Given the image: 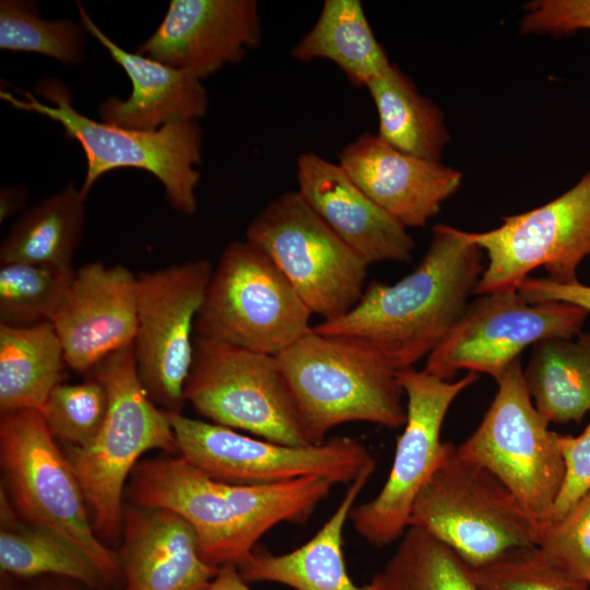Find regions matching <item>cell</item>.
<instances>
[{
	"label": "cell",
	"mask_w": 590,
	"mask_h": 590,
	"mask_svg": "<svg viewBox=\"0 0 590 590\" xmlns=\"http://www.w3.org/2000/svg\"><path fill=\"white\" fill-rule=\"evenodd\" d=\"M376 468H366L349 486L331 517L302 546L273 554L256 546L238 570L249 582H275L294 590H379L371 579L358 586L349 576L342 551L343 529L354 503Z\"/></svg>",
	"instance_id": "cell-23"
},
{
	"label": "cell",
	"mask_w": 590,
	"mask_h": 590,
	"mask_svg": "<svg viewBox=\"0 0 590 590\" xmlns=\"http://www.w3.org/2000/svg\"><path fill=\"white\" fill-rule=\"evenodd\" d=\"M373 580L379 590H477L471 567L430 533L409 527Z\"/></svg>",
	"instance_id": "cell-29"
},
{
	"label": "cell",
	"mask_w": 590,
	"mask_h": 590,
	"mask_svg": "<svg viewBox=\"0 0 590 590\" xmlns=\"http://www.w3.org/2000/svg\"><path fill=\"white\" fill-rule=\"evenodd\" d=\"M27 190L24 187H2L0 191V221L24 208Z\"/></svg>",
	"instance_id": "cell-40"
},
{
	"label": "cell",
	"mask_w": 590,
	"mask_h": 590,
	"mask_svg": "<svg viewBox=\"0 0 590 590\" xmlns=\"http://www.w3.org/2000/svg\"><path fill=\"white\" fill-rule=\"evenodd\" d=\"M39 590H74V589L68 588V587H48V588H42Z\"/></svg>",
	"instance_id": "cell-41"
},
{
	"label": "cell",
	"mask_w": 590,
	"mask_h": 590,
	"mask_svg": "<svg viewBox=\"0 0 590 590\" xmlns=\"http://www.w3.org/2000/svg\"><path fill=\"white\" fill-rule=\"evenodd\" d=\"M84 221V199L70 181L22 213L1 243L0 263L72 267Z\"/></svg>",
	"instance_id": "cell-28"
},
{
	"label": "cell",
	"mask_w": 590,
	"mask_h": 590,
	"mask_svg": "<svg viewBox=\"0 0 590 590\" xmlns=\"http://www.w3.org/2000/svg\"><path fill=\"white\" fill-rule=\"evenodd\" d=\"M557 441L565 463V477L548 524L590 489V422L578 436L557 434Z\"/></svg>",
	"instance_id": "cell-37"
},
{
	"label": "cell",
	"mask_w": 590,
	"mask_h": 590,
	"mask_svg": "<svg viewBox=\"0 0 590 590\" xmlns=\"http://www.w3.org/2000/svg\"><path fill=\"white\" fill-rule=\"evenodd\" d=\"M477 590H576L546 559L538 546L510 550L471 568Z\"/></svg>",
	"instance_id": "cell-35"
},
{
	"label": "cell",
	"mask_w": 590,
	"mask_h": 590,
	"mask_svg": "<svg viewBox=\"0 0 590 590\" xmlns=\"http://www.w3.org/2000/svg\"><path fill=\"white\" fill-rule=\"evenodd\" d=\"M81 24L105 47L129 76L128 98L109 97L98 107L101 121L131 130L154 131L164 126L198 120L208 109L206 90L193 74L138 52H129L106 36L78 2Z\"/></svg>",
	"instance_id": "cell-22"
},
{
	"label": "cell",
	"mask_w": 590,
	"mask_h": 590,
	"mask_svg": "<svg viewBox=\"0 0 590 590\" xmlns=\"http://www.w3.org/2000/svg\"><path fill=\"white\" fill-rule=\"evenodd\" d=\"M74 276L72 267L1 263L0 323L22 327L51 322Z\"/></svg>",
	"instance_id": "cell-31"
},
{
	"label": "cell",
	"mask_w": 590,
	"mask_h": 590,
	"mask_svg": "<svg viewBox=\"0 0 590 590\" xmlns=\"http://www.w3.org/2000/svg\"><path fill=\"white\" fill-rule=\"evenodd\" d=\"M297 192L366 264L406 262L415 243L408 229L378 206L338 163L314 152L296 161Z\"/></svg>",
	"instance_id": "cell-20"
},
{
	"label": "cell",
	"mask_w": 590,
	"mask_h": 590,
	"mask_svg": "<svg viewBox=\"0 0 590 590\" xmlns=\"http://www.w3.org/2000/svg\"><path fill=\"white\" fill-rule=\"evenodd\" d=\"M576 590H590V588L587 585H578Z\"/></svg>",
	"instance_id": "cell-42"
},
{
	"label": "cell",
	"mask_w": 590,
	"mask_h": 590,
	"mask_svg": "<svg viewBox=\"0 0 590 590\" xmlns=\"http://www.w3.org/2000/svg\"><path fill=\"white\" fill-rule=\"evenodd\" d=\"M36 92L50 104L28 91L16 98L9 91L0 97L12 107L43 115L59 123L66 135L83 149L87 169L80 193L85 200L95 181L118 168H137L151 173L163 185L169 205L192 215L198 209L196 187L201 175L202 130L198 120L180 121L154 131L131 130L88 118L72 106V95L64 83L47 78Z\"/></svg>",
	"instance_id": "cell-5"
},
{
	"label": "cell",
	"mask_w": 590,
	"mask_h": 590,
	"mask_svg": "<svg viewBox=\"0 0 590 590\" xmlns=\"http://www.w3.org/2000/svg\"><path fill=\"white\" fill-rule=\"evenodd\" d=\"M484 256L465 231L437 224L411 273L393 284H369L349 312L312 330L365 349L397 371L411 368L465 311L484 271Z\"/></svg>",
	"instance_id": "cell-1"
},
{
	"label": "cell",
	"mask_w": 590,
	"mask_h": 590,
	"mask_svg": "<svg viewBox=\"0 0 590 590\" xmlns=\"http://www.w3.org/2000/svg\"><path fill=\"white\" fill-rule=\"evenodd\" d=\"M85 28L70 20L47 21L28 1L0 2V49L42 54L66 66L84 58Z\"/></svg>",
	"instance_id": "cell-32"
},
{
	"label": "cell",
	"mask_w": 590,
	"mask_h": 590,
	"mask_svg": "<svg viewBox=\"0 0 590 590\" xmlns=\"http://www.w3.org/2000/svg\"><path fill=\"white\" fill-rule=\"evenodd\" d=\"M588 315L567 303H528L517 288L481 294L426 357L424 369L444 380L463 369L496 380L528 346L577 335Z\"/></svg>",
	"instance_id": "cell-16"
},
{
	"label": "cell",
	"mask_w": 590,
	"mask_h": 590,
	"mask_svg": "<svg viewBox=\"0 0 590 590\" xmlns=\"http://www.w3.org/2000/svg\"><path fill=\"white\" fill-rule=\"evenodd\" d=\"M64 353L50 321L33 326L0 323V412L40 411L63 382Z\"/></svg>",
	"instance_id": "cell-24"
},
{
	"label": "cell",
	"mask_w": 590,
	"mask_h": 590,
	"mask_svg": "<svg viewBox=\"0 0 590 590\" xmlns=\"http://www.w3.org/2000/svg\"><path fill=\"white\" fill-rule=\"evenodd\" d=\"M276 359L311 445L344 423L405 424L398 371L374 353L311 328Z\"/></svg>",
	"instance_id": "cell-4"
},
{
	"label": "cell",
	"mask_w": 590,
	"mask_h": 590,
	"mask_svg": "<svg viewBox=\"0 0 590 590\" xmlns=\"http://www.w3.org/2000/svg\"><path fill=\"white\" fill-rule=\"evenodd\" d=\"M300 61L327 59L354 86H365L390 61L358 0H326L314 26L294 45Z\"/></svg>",
	"instance_id": "cell-26"
},
{
	"label": "cell",
	"mask_w": 590,
	"mask_h": 590,
	"mask_svg": "<svg viewBox=\"0 0 590 590\" xmlns=\"http://www.w3.org/2000/svg\"><path fill=\"white\" fill-rule=\"evenodd\" d=\"M0 461L10 500L25 521L75 544L105 582L122 576L118 556L96 535L82 486L40 411L1 414Z\"/></svg>",
	"instance_id": "cell-7"
},
{
	"label": "cell",
	"mask_w": 590,
	"mask_h": 590,
	"mask_svg": "<svg viewBox=\"0 0 590 590\" xmlns=\"http://www.w3.org/2000/svg\"><path fill=\"white\" fill-rule=\"evenodd\" d=\"M334 484L320 476L241 485L212 479L179 456L141 460L128 494L141 507L172 510L193 529L210 565H239L281 522L304 524Z\"/></svg>",
	"instance_id": "cell-2"
},
{
	"label": "cell",
	"mask_w": 590,
	"mask_h": 590,
	"mask_svg": "<svg viewBox=\"0 0 590 590\" xmlns=\"http://www.w3.org/2000/svg\"><path fill=\"white\" fill-rule=\"evenodd\" d=\"M339 164L352 180L403 227H422L461 186L462 173L440 161L406 154L378 134L346 144Z\"/></svg>",
	"instance_id": "cell-19"
},
{
	"label": "cell",
	"mask_w": 590,
	"mask_h": 590,
	"mask_svg": "<svg viewBox=\"0 0 590 590\" xmlns=\"http://www.w3.org/2000/svg\"><path fill=\"white\" fill-rule=\"evenodd\" d=\"M203 590H252L241 577L238 567L223 565Z\"/></svg>",
	"instance_id": "cell-39"
},
{
	"label": "cell",
	"mask_w": 590,
	"mask_h": 590,
	"mask_svg": "<svg viewBox=\"0 0 590 590\" xmlns=\"http://www.w3.org/2000/svg\"><path fill=\"white\" fill-rule=\"evenodd\" d=\"M0 568L30 578L56 575L94 588L105 580L88 556L61 534L42 527L4 528L0 533Z\"/></svg>",
	"instance_id": "cell-30"
},
{
	"label": "cell",
	"mask_w": 590,
	"mask_h": 590,
	"mask_svg": "<svg viewBox=\"0 0 590 590\" xmlns=\"http://www.w3.org/2000/svg\"><path fill=\"white\" fill-rule=\"evenodd\" d=\"M519 294L531 304L560 302L578 306L590 314V285L579 281L559 284L547 278H526L518 286Z\"/></svg>",
	"instance_id": "cell-38"
},
{
	"label": "cell",
	"mask_w": 590,
	"mask_h": 590,
	"mask_svg": "<svg viewBox=\"0 0 590 590\" xmlns=\"http://www.w3.org/2000/svg\"><path fill=\"white\" fill-rule=\"evenodd\" d=\"M465 236L487 258L477 295L518 288L540 267L553 282H577L578 268L590 256V170L554 200Z\"/></svg>",
	"instance_id": "cell-14"
},
{
	"label": "cell",
	"mask_w": 590,
	"mask_h": 590,
	"mask_svg": "<svg viewBox=\"0 0 590 590\" xmlns=\"http://www.w3.org/2000/svg\"><path fill=\"white\" fill-rule=\"evenodd\" d=\"M587 586H588V587L590 588V579H589V581H588Z\"/></svg>",
	"instance_id": "cell-44"
},
{
	"label": "cell",
	"mask_w": 590,
	"mask_h": 590,
	"mask_svg": "<svg viewBox=\"0 0 590 590\" xmlns=\"http://www.w3.org/2000/svg\"><path fill=\"white\" fill-rule=\"evenodd\" d=\"M378 114V135L397 150L440 161L449 132L440 108L390 63L366 85Z\"/></svg>",
	"instance_id": "cell-27"
},
{
	"label": "cell",
	"mask_w": 590,
	"mask_h": 590,
	"mask_svg": "<svg viewBox=\"0 0 590 590\" xmlns=\"http://www.w3.org/2000/svg\"><path fill=\"white\" fill-rule=\"evenodd\" d=\"M51 323L67 366L87 375L105 357L133 343L137 275L121 264L82 266Z\"/></svg>",
	"instance_id": "cell-18"
},
{
	"label": "cell",
	"mask_w": 590,
	"mask_h": 590,
	"mask_svg": "<svg viewBox=\"0 0 590 590\" xmlns=\"http://www.w3.org/2000/svg\"><path fill=\"white\" fill-rule=\"evenodd\" d=\"M261 35L255 0H172L138 54L202 80L243 60L260 45Z\"/></svg>",
	"instance_id": "cell-17"
},
{
	"label": "cell",
	"mask_w": 590,
	"mask_h": 590,
	"mask_svg": "<svg viewBox=\"0 0 590 590\" xmlns=\"http://www.w3.org/2000/svg\"><path fill=\"white\" fill-rule=\"evenodd\" d=\"M212 272L208 259H196L137 275V369L152 401L166 412H181L186 402L192 333Z\"/></svg>",
	"instance_id": "cell-15"
},
{
	"label": "cell",
	"mask_w": 590,
	"mask_h": 590,
	"mask_svg": "<svg viewBox=\"0 0 590 590\" xmlns=\"http://www.w3.org/2000/svg\"><path fill=\"white\" fill-rule=\"evenodd\" d=\"M409 527L453 550L471 568L519 547L536 546L541 530L488 470L444 442L440 460L414 502Z\"/></svg>",
	"instance_id": "cell-6"
},
{
	"label": "cell",
	"mask_w": 590,
	"mask_h": 590,
	"mask_svg": "<svg viewBox=\"0 0 590 590\" xmlns=\"http://www.w3.org/2000/svg\"><path fill=\"white\" fill-rule=\"evenodd\" d=\"M184 396L213 424L278 444L311 445L274 355L194 337Z\"/></svg>",
	"instance_id": "cell-11"
},
{
	"label": "cell",
	"mask_w": 590,
	"mask_h": 590,
	"mask_svg": "<svg viewBox=\"0 0 590 590\" xmlns=\"http://www.w3.org/2000/svg\"><path fill=\"white\" fill-rule=\"evenodd\" d=\"M87 375L106 387L108 409L95 438L83 447H68L97 534L116 540L122 532L125 483L140 457L152 449L178 452L166 411L144 389L138 374L133 343L101 361Z\"/></svg>",
	"instance_id": "cell-3"
},
{
	"label": "cell",
	"mask_w": 590,
	"mask_h": 590,
	"mask_svg": "<svg viewBox=\"0 0 590 590\" xmlns=\"http://www.w3.org/2000/svg\"><path fill=\"white\" fill-rule=\"evenodd\" d=\"M246 240L266 253L312 315L349 312L365 291L366 264L295 191L275 197L249 223Z\"/></svg>",
	"instance_id": "cell-10"
},
{
	"label": "cell",
	"mask_w": 590,
	"mask_h": 590,
	"mask_svg": "<svg viewBox=\"0 0 590 590\" xmlns=\"http://www.w3.org/2000/svg\"><path fill=\"white\" fill-rule=\"evenodd\" d=\"M522 374L548 424L580 423L590 412V332L538 342Z\"/></svg>",
	"instance_id": "cell-25"
},
{
	"label": "cell",
	"mask_w": 590,
	"mask_h": 590,
	"mask_svg": "<svg viewBox=\"0 0 590 590\" xmlns=\"http://www.w3.org/2000/svg\"><path fill=\"white\" fill-rule=\"evenodd\" d=\"M1 590H10V589L8 588V586H5L4 583H2Z\"/></svg>",
	"instance_id": "cell-43"
},
{
	"label": "cell",
	"mask_w": 590,
	"mask_h": 590,
	"mask_svg": "<svg viewBox=\"0 0 590 590\" xmlns=\"http://www.w3.org/2000/svg\"><path fill=\"white\" fill-rule=\"evenodd\" d=\"M108 409L106 387L93 376L54 388L40 413L56 440L83 447L99 432Z\"/></svg>",
	"instance_id": "cell-33"
},
{
	"label": "cell",
	"mask_w": 590,
	"mask_h": 590,
	"mask_svg": "<svg viewBox=\"0 0 590 590\" xmlns=\"http://www.w3.org/2000/svg\"><path fill=\"white\" fill-rule=\"evenodd\" d=\"M122 532L126 590H203L219 571L201 557L191 526L172 510L125 508Z\"/></svg>",
	"instance_id": "cell-21"
},
{
	"label": "cell",
	"mask_w": 590,
	"mask_h": 590,
	"mask_svg": "<svg viewBox=\"0 0 590 590\" xmlns=\"http://www.w3.org/2000/svg\"><path fill=\"white\" fill-rule=\"evenodd\" d=\"M397 375L406 397V421L389 475L380 492L353 508L349 517L358 535L375 547L392 543L409 528L416 496L442 453L446 414L456 398L479 379V374L468 371L458 380H444L413 367Z\"/></svg>",
	"instance_id": "cell-13"
},
{
	"label": "cell",
	"mask_w": 590,
	"mask_h": 590,
	"mask_svg": "<svg viewBox=\"0 0 590 590\" xmlns=\"http://www.w3.org/2000/svg\"><path fill=\"white\" fill-rule=\"evenodd\" d=\"M567 580L587 585L590 579V489L540 534L536 545Z\"/></svg>",
	"instance_id": "cell-34"
},
{
	"label": "cell",
	"mask_w": 590,
	"mask_h": 590,
	"mask_svg": "<svg viewBox=\"0 0 590 590\" xmlns=\"http://www.w3.org/2000/svg\"><path fill=\"white\" fill-rule=\"evenodd\" d=\"M523 11V34L566 35L590 30V0H534Z\"/></svg>",
	"instance_id": "cell-36"
},
{
	"label": "cell",
	"mask_w": 590,
	"mask_h": 590,
	"mask_svg": "<svg viewBox=\"0 0 590 590\" xmlns=\"http://www.w3.org/2000/svg\"><path fill=\"white\" fill-rule=\"evenodd\" d=\"M176 436L178 453L221 482L260 485L320 476L350 485L376 464L370 451L351 437L321 444L291 446L243 435L235 429L166 412Z\"/></svg>",
	"instance_id": "cell-12"
},
{
	"label": "cell",
	"mask_w": 590,
	"mask_h": 590,
	"mask_svg": "<svg viewBox=\"0 0 590 590\" xmlns=\"http://www.w3.org/2000/svg\"><path fill=\"white\" fill-rule=\"evenodd\" d=\"M311 315L266 253L235 240L213 269L194 337L276 356L311 330Z\"/></svg>",
	"instance_id": "cell-8"
},
{
	"label": "cell",
	"mask_w": 590,
	"mask_h": 590,
	"mask_svg": "<svg viewBox=\"0 0 590 590\" xmlns=\"http://www.w3.org/2000/svg\"><path fill=\"white\" fill-rule=\"evenodd\" d=\"M522 368L519 358L495 380L497 390L489 408L457 450L494 474L542 532L560 493L565 463L558 433L548 428L535 409Z\"/></svg>",
	"instance_id": "cell-9"
}]
</instances>
